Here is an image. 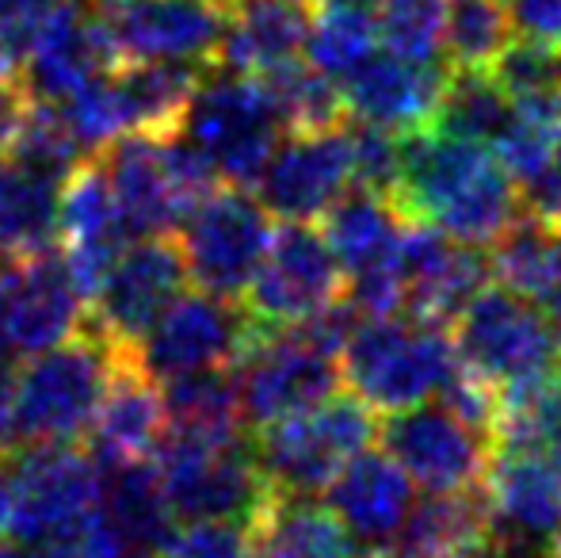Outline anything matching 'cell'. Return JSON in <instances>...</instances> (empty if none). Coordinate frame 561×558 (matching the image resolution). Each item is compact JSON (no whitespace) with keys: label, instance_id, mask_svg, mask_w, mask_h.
Listing matches in <instances>:
<instances>
[{"label":"cell","instance_id":"f5cc1de1","mask_svg":"<svg viewBox=\"0 0 561 558\" xmlns=\"http://www.w3.org/2000/svg\"><path fill=\"white\" fill-rule=\"evenodd\" d=\"M107 558H157V555H153V551H138V547H123V544H118Z\"/></svg>","mask_w":561,"mask_h":558},{"label":"cell","instance_id":"ab89813d","mask_svg":"<svg viewBox=\"0 0 561 558\" xmlns=\"http://www.w3.org/2000/svg\"><path fill=\"white\" fill-rule=\"evenodd\" d=\"M4 153L58 187H61V180L84 161V153L77 149V141L69 138L61 115L54 112L50 104H35V100L27 104V112H23L20 127H15L12 141L4 146Z\"/></svg>","mask_w":561,"mask_h":558},{"label":"cell","instance_id":"f35d334b","mask_svg":"<svg viewBox=\"0 0 561 558\" xmlns=\"http://www.w3.org/2000/svg\"><path fill=\"white\" fill-rule=\"evenodd\" d=\"M444 15L447 0H378L375 20L378 46L405 61L439 66L444 58Z\"/></svg>","mask_w":561,"mask_h":558},{"label":"cell","instance_id":"6da1fadb","mask_svg":"<svg viewBox=\"0 0 561 558\" xmlns=\"http://www.w3.org/2000/svg\"><path fill=\"white\" fill-rule=\"evenodd\" d=\"M409 223L473 249H489L496 234L519 215V187L481 141L450 138L432 127L401 135L398 187L390 195Z\"/></svg>","mask_w":561,"mask_h":558},{"label":"cell","instance_id":"e0dca14e","mask_svg":"<svg viewBox=\"0 0 561 558\" xmlns=\"http://www.w3.org/2000/svg\"><path fill=\"white\" fill-rule=\"evenodd\" d=\"M112 66H118V54L100 12H92L84 0H58L38 23L15 73L27 100L54 107Z\"/></svg>","mask_w":561,"mask_h":558},{"label":"cell","instance_id":"7dc6e473","mask_svg":"<svg viewBox=\"0 0 561 558\" xmlns=\"http://www.w3.org/2000/svg\"><path fill=\"white\" fill-rule=\"evenodd\" d=\"M519 207H524L527 215L561 226V138L554 141V153L542 164L539 176H531L519 187Z\"/></svg>","mask_w":561,"mask_h":558},{"label":"cell","instance_id":"7c38bea8","mask_svg":"<svg viewBox=\"0 0 561 558\" xmlns=\"http://www.w3.org/2000/svg\"><path fill=\"white\" fill-rule=\"evenodd\" d=\"M256 329L260 326L244 314L237 298L210 295L199 287L180 291L161 310V318L146 329V337L134 349V360L157 383L210 372V367H233Z\"/></svg>","mask_w":561,"mask_h":558},{"label":"cell","instance_id":"836d02e7","mask_svg":"<svg viewBox=\"0 0 561 558\" xmlns=\"http://www.w3.org/2000/svg\"><path fill=\"white\" fill-rule=\"evenodd\" d=\"M161 402H164V432H180V436H199V440L244 436L241 406H237V387L229 367H210V372L164 379Z\"/></svg>","mask_w":561,"mask_h":558},{"label":"cell","instance_id":"ac0fdd59","mask_svg":"<svg viewBox=\"0 0 561 558\" xmlns=\"http://www.w3.org/2000/svg\"><path fill=\"white\" fill-rule=\"evenodd\" d=\"M393 272L401 283V314L447 329L489 283V257L485 249L462 246L436 226L409 223L393 257Z\"/></svg>","mask_w":561,"mask_h":558},{"label":"cell","instance_id":"8fae6325","mask_svg":"<svg viewBox=\"0 0 561 558\" xmlns=\"http://www.w3.org/2000/svg\"><path fill=\"white\" fill-rule=\"evenodd\" d=\"M187 287V269L180 257L176 234L134 238L100 280L96 295L84 306V329L96 333L112 352H130L161 310Z\"/></svg>","mask_w":561,"mask_h":558},{"label":"cell","instance_id":"f546056e","mask_svg":"<svg viewBox=\"0 0 561 558\" xmlns=\"http://www.w3.org/2000/svg\"><path fill=\"white\" fill-rule=\"evenodd\" d=\"M203 69L176 61H118L112 66V89L123 119V135L164 138L180 130Z\"/></svg>","mask_w":561,"mask_h":558},{"label":"cell","instance_id":"f907efd6","mask_svg":"<svg viewBox=\"0 0 561 558\" xmlns=\"http://www.w3.org/2000/svg\"><path fill=\"white\" fill-rule=\"evenodd\" d=\"M313 8H355V12H375L378 0H310Z\"/></svg>","mask_w":561,"mask_h":558},{"label":"cell","instance_id":"11a10c76","mask_svg":"<svg viewBox=\"0 0 561 558\" xmlns=\"http://www.w3.org/2000/svg\"><path fill=\"white\" fill-rule=\"evenodd\" d=\"M344 558H382V555H378V551H355V555H352V551H347Z\"/></svg>","mask_w":561,"mask_h":558},{"label":"cell","instance_id":"60d3db41","mask_svg":"<svg viewBox=\"0 0 561 558\" xmlns=\"http://www.w3.org/2000/svg\"><path fill=\"white\" fill-rule=\"evenodd\" d=\"M489 73H493V81L501 84L508 100L554 92V89H561V50L519 38V43L504 46L501 58L493 61Z\"/></svg>","mask_w":561,"mask_h":558},{"label":"cell","instance_id":"44dd1931","mask_svg":"<svg viewBox=\"0 0 561 558\" xmlns=\"http://www.w3.org/2000/svg\"><path fill=\"white\" fill-rule=\"evenodd\" d=\"M58 241L61 261L77 291L89 303L96 295L100 280L107 276L118 249L126 246L123 223L112 200V187L100 169V157L89 153L58 187Z\"/></svg>","mask_w":561,"mask_h":558},{"label":"cell","instance_id":"4dcf8cb0","mask_svg":"<svg viewBox=\"0 0 561 558\" xmlns=\"http://www.w3.org/2000/svg\"><path fill=\"white\" fill-rule=\"evenodd\" d=\"M489 280L531 303H547L561 287V230L547 218L519 210L485 249Z\"/></svg>","mask_w":561,"mask_h":558},{"label":"cell","instance_id":"ffe728a7","mask_svg":"<svg viewBox=\"0 0 561 558\" xmlns=\"http://www.w3.org/2000/svg\"><path fill=\"white\" fill-rule=\"evenodd\" d=\"M84 295L77 291L58 249H43L12 264L4 303V344L12 356H35L69 341L84 326Z\"/></svg>","mask_w":561,"mask_h":558},{"label":"cell","instance_id":"7a4b0ae2","mask_svg":"<svg viewBox=\"0 0 561 558\" xmlns=\"http://www.w3.org/2000/svg\"><path fill=\"white\" fill-rule=\"evenodd\" d=\"M336 364L340 387H347V395L382 418L439 398V390L458 372L447 329L413 314L359 318Z\"/></svg>","mask_w":561,"mask_h":558},{"label":"cell","instance_id":"f1b7e54d","mask_svg":"<svg viewBox=\"0 0 561 558\" xmlns=\"http://www.w3.org/2000/svg\"><path fill=\"white\" fill-rule=\"evenodd\" d=\"M100 513L118 544L153 555H161V547L169 544L180 524L164 498L153 459H134L100 470Z\"/></svg>","mask_w":561,"mask_h":558},{"label":"cell","instance_id":"d6986e66","mask_svg":"<svg viewBox=\"0 0 561 558\" xmlns=\"http://www.w3.org/2000/svg\"><path fill=\"white\" fill-rule=\"evenodd\" d=\"M352 184L347 127L283 135L256 180V200L279 223H318L321 210Z\"/></svg>","mask_w":561,"mask_h":558},{"label":"cell","instance_id":"30bf717a","mask_svg":"<svg viewBox=\"0 0 561 558\" xmlns=\"http://www.w3.org/2000/svg\"><path fill=\"white\" fill-rule=\"evenodd\" d=\"M229 372H233L244 432L310 410L340 390L336 356L306 341L295 326L256 329L249 349L237 356Z\"/></svg>","mask_w":561,"mask_h":558},{"label":"cell","instance_id":"680465c9","mask_svg":"<svg viewBox=\"0 0 561 558\" xmlns=\"http://www.w3.org/2000/svg\"><path fill=\"white\" fill-rule=\"evenodd\" d=\"M558 230H561V226H558Z\"/></svg>","mask_w":561,"mask_h":558},{"label":"cell","instance_id":"ba28073f","mask_svg":"<svg viewBox=\"0 0 561 558\" xmlns=\"http://www.w3.org/2000/svg\"><path fill=\"white\" fill-rule=\"evenodd\" d=\"M485 536L501 558H535L561 547V455L547 444H501L489 455Z\"/></svg>","mask_w":561,"mask_h":558},{"label":"cell","instance_id":"8d00e7d4","mask_svg":"<svg viewBox=\"0 0 561 558\" xmlns=\"http://www.w3.org/2000/svg\"><path fill=\"white\" fill-rule=\"evenodd\" d=\"M378 50L375 20L370 12H355V8H313L310 31H306V66L325 73L329 81H344L355 66Z\"/></svg>","mask_w":561,"mask_h":558},{"label":"cell","instance_id":"603a6c76","mask_svg":"<svg viewBox=\"0 0 561 558\" xmlns=\"http://www.w3.org/2000/svg\"><path fill=\"white\" fill-rule=\"evenodd\" d=\"M164 436V402H161V383L146 375V367L130 356V352H115L112 375L100 395V406L84 432V452L104 467L118 463L149 459L153 447Z\"/></svg>","mask_w":561,"mask_h":558},{"label":"cell","instance_id":"b9f144b4","mask_svg":"<svg viewBox=\"0 0 561 558\" xmlns=\"http://www.w3.org/2000/svg\"><path fill=\"white\" fill-rule=\"evenodd\" d=\"M347 146H352V184H363L378 195H393L401 169V135L367 127V123H352Z\"/></svg>","mask_w":561,"mask_h":558},{"label":"cell","instance_id":"9a60e30c","mask_svg":"<svg viewBox=\"0 0 561 558\" xmlns=\"http://www.w3.org/2000/svg\"><path fill=\"white\" fill-rule=\"evenodd\" d=\"M8 528L15 544L100 509V467L73 444H31L4 455Z\"/></svg>","mask_w":561,"mask_h":558},{"label":"cell","instance_id":"d590c367","mask_svg":"<svg viewBox=\"0 0 561 558\" xmlns=\"http://www.w3.org/2000/svg\"><path fill=\"white\" fill-rule=\"evenodd\" d=\"M264 84L267 100H272L275 115H279L283 135H306V130H329L347 119L344 100H340V84L306 66L302 58L287 61V66L272 69V73L256 77Z\"/></svg>","mask_w":561,"mask_h":558},{"label":"cell","instance_id":"e575fe53","mask_svg":"<svg viewBox=\"0 0 561 558\" xmlns=\"http://www.w3.org/2000/svg\"><path fill=\"white\" fill-rule=\"evenodd\" d=\"M508 104L512 100L504 96L489 69H447L428 127L450 138L493 146L496 130L508 119Z\"/></svg>","mask_w":561,"mask_h":558},{"label":"cell","instance_id":"3957f363","mask_svg":"<svg viewBox=\"0 0 561 558\" xmlns=\"http://www.w3.org/2000/svg\"><path fill=\"white\" fill-rule=\"evenodd\" d=\"M112 364L115 352L84 326L69 341L27 356V364L12 372V402L0 452L84 440Z\"/></svg>","mask_w":561,"mask_h":558},{"label":"cell","instance_id":"bcb514c9","mask_svg":"<svg viewBox=\"0 0 561 558\" xmlns=\"http://www.w3.org/2000/svg\"><path fill=\"white\" fill-rule=\"evenodd\" d=\"M54 4H58V0H0V46H4L15 66H20V58L27 54L38 23L46 20V12H50Z\"/></svg>","mask_w":561,"mask_h":558},{"label":"cell","instance_id":"74e56055","mask_svg":"<svg viewBox=\"0 0 561 558\" xmlns=\"http://www.w3.org/2000/svg\"><path fill=\"white\" fill-rule=\"evenodd\" d=\"M512 43L508 15L501 0H447L444 54L447 69H493Z\"/></svg>","mask_w":561,"mask_h":558},{"label":"cell","instance_id":"db71d44e","mask_svg":"<svg viewBox=\"0 0 561 558\" xmlns=\"http://www.w3.org/2000/svg\"><path fill=\"white\" fill-rule=\"evenodd\" d=\"M0 558H23V555H20V547H8V544H0Z\"/></svg>","mask_w":561,"mask_h":558},{"label":"cell","instance_id":"681fc988","mask_svg":"<svg viewBox=\"0 0 561 558\" xmlns=\"http://www.w3.org/2000/svg\"><path fill=\"white\" fill-rule=\"evenodd\" d=\"M12 356H0V440H4V421H8V402H12Z\"/></svg>","mask_w":561,"mask_h":558},{"label":"cell","instance_id":"7402d4cb","mask_svg":"<svg viewBox=\"0 0 561 558\" xmlns=\"http://www.w3.org/2000/svg\"><path fill=\"white\" fill-rule=\"evenodd\" d=\"M447 66H421L378 46L363 66L340 81L344 115L367 127H382L393 135L428 127L444 89Z\"/></svg>","mask_w":561,"mask_h":558},{"label":"cell","instance_id":"816d5d0a","mask_svg":"<svg viewBox=\"0 0 561 558\" xmlns=\"http://www.w3.org/2000/svg\"><path fill=\"white\" fill-rule=\"evenodd\" d=\"M15 77H20V73H15V61L8 58V50L0 46V89H4V84H12Z\"/></svg>","mask_w":561,"mask_h":558},{"label":"cell","instance_id":"83f0119b","mask_svg":"<svg viewBox=\"0 0 561 558\" xmlns=\"http://www.w3.org/2000/svg\"><path fill=\"white\" fill-rule=\"evenodd\" d=\"M249 536L256 558H344L352 551V536L318 493L267 490L249 516Z\"/></svg>","mask_w":561,"mask_h":558},{"label":"cell","instance_id":"d4e9b609","mask_svg":"<svg viewBox=\"0 0 561 558\" xmlns=\"http://www.w3.org/2000/svg\"><path fill=\"white\" fill-rule=\"evenodd\" d=\"M100 169L112 187V200L123 223L126 241L157 238V234H176L184 218V200L172 187L164 169L161 138L153 135H118L100 149Z\"/></svg>","mask_w":561,"mask_h":558},{"label":"cell","instance_id":"ee69618b","mask_svg":"<svg viewBox=\"0 0 561 558\" xmlns=\"http://www.w3.org/2000/svg\"><path fill=\"white\" fill-rule=\"evenodd\" d=\"M118 547L115 532L107 528L104 513H89L81 521H69L61 528H50L43 536L20 544L23 558H107Z\"/></svg>","mask_w":561,"mask_h":558},{"label":"cell","instance_id":"4fadbf2b","mask_svg":"<svg viewBox=\"0 0 561 558\" xmlns=\"http://www.w3.org/2000/svg\"><path fill=\"white\" fill-rule=\"evenodd\" d=\"M340 295H344V272L318 226L283 223L275 226L241 295V306L260 329H287L325 310Z\"/></svg>","mask_w":561,"mask_h":558},{"label":"cell","instance_id":"9f6ffc18","mask_svg":"<svg viewBox=\"0 0 561 558\" xmlns=\"http://www.w3.org/2000/svg\"><path fill=\"white\" fill-rule=\"evenodd\" d=\"M535 558H561V547H554V551H547V555H535Z\"/></svg>","mask_w":561,"mask_h":558},{"label":"cell","instance_id":"d6a6232c","mask_svg":"<svg viewBox=\"0 0 561 558\" xmlns=\"http://www.w3.org/2000/svg\"><path fill=\"white\" fill-rule=\"evenodd\" d=\"M58 241V184L0 153V257L23 261Z\"/></svg>","mask_w":561,"mask_h":558},{"label":"cell","instance_id":"f6af8a7d","mask_svg":"<svg viewBox=\"0 0 561 558\" xmlns=\"http://www.w3.org/2000/svg\"><path fill=\"white\" fill-rule=\"evenodd\" d=\"M516 38L561 50V0H501Z\"/></svg>","mask_w":561,"mask_h":558},{"label":"cell","instance_id":"52a82bcc","mask_svg":"<svg viewBox=\"0 0 561 558\" xmlns=\"http://www.w3.org/2000/svg\"><path fill=\"white\" fill-rule=\"evenodd\" d=\"M153 467L161 475L176 521H241L267 498V482L252 455V440H199L164 432L153 447Z\"/></svg>","mask_w":561,"mask_h":558},{"label":"cell","instance_id":"4316f807","mask_svg":"<svg viewBox=\"0 0 561 558\" xmlns=\"http://www.w3.org/2000/svg\"><path fill=\"white\" fill-rule=\"evenodd\" d=\"M409 218L390 195H378L363 184H347L344 192L321 210V238L333 249L344 280L370 269L393 264Z\"/></svg>","mask_w":561,"mask_h":558},{"label":"cell","instance_id":"277c9868","mask_svg":"<svg viewBox=\"0 0 561 558\" xmlns=\"http://www.w3.org/2000/svg\"><path fill=\"white\" fill-rule=\"evenodd\" d=\"M447 333L458 367L496 395L561 375V344L547 310L493 280L458 310Z\"/></svg>","mask_w":561,"mask_h":558},{"label":"cell","instance_id":"7bdbcfd3","mask_svg":"<svg viewBox=\"0 0 561 558\" xmlns=\"http://www.w3.org/2000/svg\"><path fill=\"white\" fill-rule=\"evenodd\" d=\"M157 558H256V551L241 521H180Z\"/></svg>","mask_w":561,"mask_h":558},{"label":"cell","instance_id":"5b68a950","mask_svg":"<svg viewBox=\"0 0 561 558\" xmlns=\"http://www.w3.org/2000/svg\"><path fill=\"white\" fill-rule=\"evenodd\" d=\"M180 135L207 157L222 184L256 187L267 157L279 146L283 127L256 77L210 66L203 69L187 100Z\"/></svg>","mask_w":561,"mask_h":558},{"label":"cell","instance_id":"2e32d148","mask_svg":"<svg viewBox=\"0 0 561 558\" xmlns=\"http://www.w3.org/2000/svg\"><path fill=\"white\" fill-rule=\"evenodd\" d=\"M226 0H112L100 4L118 61L210 69L226 35Z\"/></svg>","mask_w":561,"mask_h":558},{"label":"cell","instance_id":"9c48e42d","mask_svg":"<svg viewBox=\"0 0 561 558\" xmlns=\"http://www.w3.org/2000/svg\"><path fill=\"white\" fill-rule=\"evenodd\" d=\"M275 234V218L252 187H215L176 226V246L187 280L210 295L241 303L260 257Z\"/></svg>","mask_w":561,"mask_h":558},{"label":"cell","instance_id":"8992f818","mask_svg":"<svg viewBox=\"0 0 561 558\" xmlns=\"http://www.w3.org/2000/svg\"><path fill=\"white\" fill-rule=\"evenodd\" d=\"M378 421L355 395H336L252 432V455L275 493H321L340 467L375 444Z\"/></svg>","mask_w":561,"mask_h":558},{"label":"cell","instance_id":"cb8c5ba5","mask_svg":"<svg viewBox=\"0 0 561 558\" xmlns=\"http://www.w3.org/2000/svg\"><path fill=\"white\" fill-rule=\"evenodd\" d=\"M321 493H325V505L333 509L340 528L367 551L382 555L413 505L416 486L382 447L367 444L336 470L333 482Z\"/></svg>","mask_w":561,"mask_h":558},{"label":"cell","instance_id":"c3c4849f","mask_svg":"<svg viewBox=\"0 0 561 558\" xmlns=\"http://www.w3.org/2000/svg\"><path fill=\"white\" fill-rule=\"evenodd\" d=\"M444 558H501V551H496V544L489 536H473Z\"/></svg>","mask_w":561,"mask_h":558},{"label":"cell","instance_id":"1f68e13d","mask_svg":"<svg viewBox=\"0 0 561 558\" xmlns=\"http://www.w3.org/2000/svg\"><path fill=\"white\" fill-rule=\"evenodd\" d=\"M473 536H485L481 486L455 493H424V498H413L382 558H444Z\"/></svg>","mask_w":561,"mask_h":558},{"label":"cell","instance_id":"6f0895ef","mask_svg":"<svg viewBox=\"0 0 561 558\" xmlns=\"http://www.w3.org/2000/svg\"><path fill=\"white\" fill-rule=\"evenodd\" d=\"M96 4H112V0H96Z\"/></svg>","mask_w":561,"mask_h":558},{"label":"cell","instance_id":"484cf974","mask_svg":"<svg viewBox=\"0 0 561 558\" xmlns=\"http://www.w3.org/2000/svg\"><path fill=\"white\" fill-rule=\"evenodd\" d=\"M226 35L218 46V69L264 77L302 58L310 31V0H226Z\"/></svg>","mask_w":561,"mask_h":558},{"label":"cell","instance_id":"5bb4252c","mask_svg":"<svg viewBox=\"0 0 561 558\" xmlns=\"http://www.w3.org/2000/svg\"><path fill=\"white\" fill-rule=\"evenodd\" d=\"M375 440L405 470V478L424 493H455L481 486L493 444L470 429L439 398L409 410L386 413Z\"/></svg>","mask_w":561,"mask_h":558}]
</instances>
